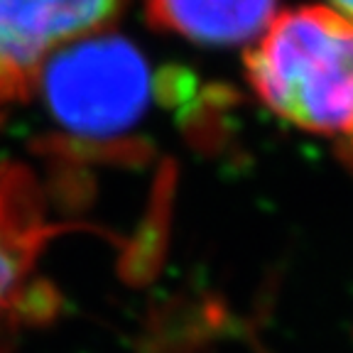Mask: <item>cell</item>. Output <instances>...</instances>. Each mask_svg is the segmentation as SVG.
<instances>
[{"mask_svg":"<svg viewBox=\"0 0 353 353\" xmlns=\"http://www.w3.org/2000/svg\"><path fill=\"white\" fill-rule=\"evenodd\" d=\"M123 0H0V116L37 91L54 52L101 32Z\"/></svg>","mask_w":353,"mask_h":353,"instance_id":"3957f363","label":"cell"},{"mask_svg":"<svg viewBox=\"0 0 353 353\" xmlns=\"http://www.w3.org/2000/svg\"><path fill=\"white\" fill-rule=\"evenodd\" d=\"M39 83L59 123L79 135H113L143 113L150 74L132 44L94 32L54 52Z\"/></svg>","mask_w":353,"mask_h":353,"instance_id":"7a4b0ae2","label":"cell"},{"mask_svg":"<svg viewBox=\"0 0 353 353\" xmlns=\"http://www.w3.org/2000/svg\"><path fill=\"white\" fill-rule=\"evenodd\" d=\"M57 228L44 223L42 199L32 174L12 162H0V346L22 321H39L54 309V292L32 285L34 260Z\"/></svg>","mask_w":353,"mask_h":353,"instance_id":"277c9868","label":"cell"},{"mask_svg":"<svg viewBox=\"0 0 353 353\" xmlns=\"http://www.w3.org/2000/svg\"><path fill=\"white\" fill-rule=\"evenodd\" d=\"M334 6H336L339 12H343V15L353 20V0H334Z\"/></svg>","mask_w":353,"mask_h":353,"instance_id":"8992f818","label":"cell"},{"mask_svg":"<svg viewBox=\"0 0 353 353\" xmlns=\"http://www.w3.org/2000/svg\"><path fill=\"white\" fill-rule=\"evenodd\" d=\"M277 0H148L154 28L199 44L253 42L275 17Z\"/></svg>","mask_w":353,"mask_h":353,"instance_id":"5b68a950","label":"cell"},{"mask_svg":"<svg viewBox=\"0 0 353 353\" xmlns=\"http://www.w3.org/2000/svg\"><path fill=\"white\" fill-rule=\"evenodd\" d=\"M346 150H348V157L353 160V130L346 135Z\"/></svg>","mask_w":353,"mask_h":353,"instance_id":"52a82bcc","label":"cell"},{"mask_svg":"<svg viewBox=\"0 0 353 353\" xmlns=\"http://www.w3.org/2000/svg\"><path fill=\"white\" fill-rule=\"evenodd\" d=\"M250 86L282 121L321 135L353 130V20L304 6L272 17L245 54Z\"/></svg>","mask_w":353,"mask_h":353,"instance_id":"6da1fadb","label":"cell"}]
</instances>
